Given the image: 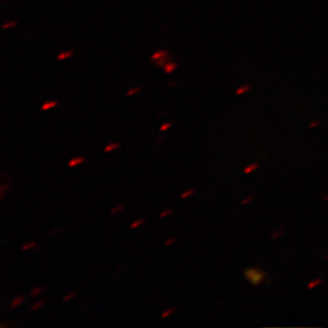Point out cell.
<instances>
[{
    "label": "cell",
    "instance_id": "9",
    "mask_svg": "<svg viewBox=\"0 0 328 328\" xmlns=\"http://www.w3.org/2000/svg\"><path fill=\"white\" fill-rule=\"evenodd\" d=\"M72 55H73V51H64V52L58 54V60H65V58H68Z\"/></svg>",
    "mask_w": 328,
    "mask_h": 328
},
{
    "label": "cell",
    "instance_id": "20",
    "mask_svg": "<svg viewBox=\"0 0 328 328\" xmlns=\"http://www.w3.org/2000/svg\"><path fill=\"white\" fill-rule=\"evenodd\" d=\"M173 311H174V309H168V310H166V311H165V312L162 314V318H163V319L167 318V316H170L171 313H173Z\"/></svg>",
    "mask_w": 328,
    "mask_h": 328
},
{
    "label": "cell",
    "instance_id": "16",
    "mask_svg": "<svg viewBox=\"0 0 328 328\" xmlns=\"http://www.w3.org/2000/svg\"><path fill=\"white\" fill-rule=\"evenodd\" d=\"M35 246V242H30L28 243V244H25L23 246V251H28L30 250V249H32V247Z\"/></svg>",
    "mask_w": 328,
    "mask_h": 328
},
{
    "label": "cell",
    "instance_id": "8",
    "mask_svg": "<svg viewBox=\"0 0 328 328\" xmlns=\"http://www.w3.org/2000/svg\"><path fill=\"white\" fill-rule=\"evenodd\" d=\"M322 281H323V280L321 279V278H316V279H314V280H311L310 283L307 285V288L308 289H314V288L318 287L320 284H322Z\"/></svg>",
    "mask_w": 328,
    "mask_h": 328
},
{
    "label": "cell",
    "instance_id": "3",
    "mask_svg": "<svg viewBox=\"0 0 328 328\" xmlns=\"http://www.w3.org/2000/svg\"><path fill=\"white\" fill-rule=\"evenodd\" d=\"M167 55H168V52H167L166 50H159V51H156L155 53H153V55L151 56V58H152V61H157L159 58H163Z\"/></svg>",
    "mask_w": 328,
    "mask_h": 328
},
{
    "label": "cell",
    "instance_id": "11",
    "mask_svg": "<svg viewBox=\"0 0 328 328\" xmlns=\"http://www.w3.org/2000/svg\"><path fill=\"white\" fill-rule=\"evenodd\" d=\"M43 290H44L43 287H36V288H34L33 290H31L30 294L33 297V296H36V295H38V294H41V292H43Z\"/></svg>",
    "mask_w": 328,
    "mask_h": 328
},
{
    "label": "cell",
    "instance_id": "13",
    "mask_svg": "<svg viewBox=\"0 0 328 328\" xmlns=\"http://www.w3.org/2000/svg\"><path fill=\"white\" fill-rule=\"evenodd\" d=\"M122 209H123V205H122V204L117 205L116 207H114L113 209L111 210V214H112V215H116L117 212H120Z\"/></svg>",
    "mask_w": 328,
    "mask_h": 328
},
{
    "label": "cell",
    "instance_id": "18",
    "mask_svg": "<svg viewBox=\"0 0 328 328\" xmlns=\"http://www.w3.org/2000/svg\"><path fill=\"white\" fill-rule=\"evenodd\" d=\"M76 295H77V292H72V293H70V294H67V295H66L63 300H64V302H67V300H71L72 297H74Z\"/></svg>",
    "mask_w": 328,
    "mask_h": 328
},
{
    "label": "cell",
    "instance_id": "17",
    "mask_svg": "<svg viewBox=\"0 0 328 328\" xmlns=\"http://www.w3.org/2000/svg\"><path fill=\"white\" fill-rule=\"evenodd\" d=\"M17 25V21H10V23H7L3 25V29H8L11 28V27H14V26Z\"/></svg>",
    "mask_w": 328,
    "mask_h": 328
},
{
    "label": "cell",
    "instance_id": "10",
    "mask_svg": "<svg viewBox=\"0 0 328 328\" xmlns=\"http://www.w3.org/2000/svg\"><path fill=\"white\" fill-rule=\"evenodd\" d=\"M258 166H259L258 164H252V165H250V166H247L246 168H244V171L243 172H244L245 174H250L251 172L255 171V170L257 169Z\"/></svg>",
    "mask_w": 328,
    "mask_h": 328
},
{
    "label": "cell",
    "instance_id": "21",
    "mask_svg": "<svg viewBox=\"0 0 328 328\" xmlns=\"http://www.w3.org/2000/svg\"><path fill=\"white\" fill-rule=\"evenodd\" d=\"M170 126H171V123H165L159 128V130H160V132H164V131H166V130L169 129Z\"/></svg>",
    "mask_w": 328,
    "mask_h": 328
},
{
    "label": "cell",
    "instance_id": "23",
    "mask_svg": "<svg viewBox=\"0 0 328 328\" xmlns=\"http://www.w3.org/2000/svg\"><path fill=\"white\" fill-rule=\"evenodd\" d=\"M175 241H176V238H175V237H172V238H170V239L167 240L166 243H165V245H167V246H168V245L172 244V243L175 242Z\"/></svg>",
    "mask_w": 328,
    "mask_h": 328
},
{
    "label": "cell",
    "instance_id": "15",
    "mask_svg": "<svg viewBox=\"0 0 328 328\" xmlns=\"http://www.w3.org/2000/svg\"><path fill=\"white\" fill-rule=\"evenodd\" d=\"M193 192H195V190H193V189L187 190V191H185L184 193H182L181 198H182V199H186V198H188V197H190L191 195H193Z\"/></svg>",
    "mask_w": 328,
    "mask_h": 328
},
{
    "label": "cell",
    "instance_id": "22",
    "mask_svg": "<svg viewBox=\"0 0 328 328\" xmlns=\"http://www.w3.org/2000/svg\"><path fill=\"white\" fill-rule=\"evenodd\" d=\"M171 212H172V210H171V209H167V210H165V211H163L162 214L159 215V217H160V218H165V217H166V216L170 215Z\"/></svg>",
    "mask_w": 328,
    "mask_h": 328
},
{
    "label": "cell",
    "instance_id": "2",
    "mask_svg": "<svg viewBox=\"0 0 328 328\" xmlns=\"http://www.w3.org/2000/svg\"><path fill=\"white\" fill-rule=\"evenodd\" d=\"M85 162V157H73L70 159V162L68 163V167H76L78 165H81Z\"/></svg>",
    "mask_w": 328,
    "mask_h": 328
},
{
    "label": "cell",
    "instance_id": "5",
    "mask_svg": "<svg viewBox=\"0 0 328 328\" xmlns=\"http://www.w3.org/2000/svg\"><path fill=\"white\" fill-rule=\"evenodd\" d=\"M58 104V101H48V102H46V103H44L43 105H42V109H43V111H47V109H53V107H55Z\"/></svg>",
    "mask_w": 328,
    "mask_h": 328
},
{
    "label": "cell",
    "instance_id": "4",
    "mask_svg": "<svg viewBox=\"0 0 328 328\" xmlns=\"http://www.w3.org/2000/svg\"><path fill=\"white\" fill-rule=\"evenodd\" d=\"M25 302V297L23 296H17L14 300H12V304H11V309H15L16 307L20 306L21 304Z\"/></svg>",
    "mask_w": 328,
    "mask_h": 328
},
{
    "label": "cell",
    "instance_id": "25",
    "mask_svg": "<svg viewBox=\"0 0 328 328\" xmlns=\"http://www.w3.org/2000/svg\"><path fill=\"white\" fill-rule=\"evenodd\" d=\"M247 89H249V88H247V87H241V88H239V89H238V90L236 91V93H237V95H240V93H245V91H246Z\"/></svg>",
    "mask_w": 328,
    "mask_h": 328
},
{
    "label": "cell",
    "instance_id": "24",
    "mask_svg": "<svg viewBox=\"0 0 328 328\" xmlns=\"http://www.w3.org/2000/svg\"><path fill=\"white\" fill-rule=\"evenodd\" d=\"M253 200H254V197H250V198H247V199H244L242 202H241V205H246L247 203H250Z\"/></svg>",
    "mask_w": 328,
    "mask_h": 328
},
{
    "label": "cell",
    "instance_id": "7",
    "mask_svg": "<svg viewBox=\"0 0 328 328\" xmlns=\"http://www.w3.org/2000/svg\"><path fill=\"white\" fill-rule=\"evenodd\" d=\"M119 147H120V144H117V142H112V144H107V146L104 148V152L109 153V152H112L113 150L118 149Z\"/></svg>",
    "mask_w": 328,
    "mask_h": 328
},
{
    "label": "cell",
    "instance_id": "1",
    "mask_svg": "<svg viewBox=\"0 0 328 328\" xmlns=\"http://www.w3.org/2000/svg\"><path fill=\"white\" fill-rule=\"evenodd\" d=\"M244 276L253 286H259L265 278V273L257 268H249L244 270Z\"/></svg>",
    "mask_w": 328,
    "mask_h": 328
},
{
    "label": "cell",
    "instance_id": "6",
    "mask_svg": "<svg viewBox=\"0 0 328 328\" xmlns=\"http://www.w3.org/2000/svg\"><path fill=\"white\" fill-rule=\"evenodd\" d=\"M176 69V64L175 63H167L166 65L164 66V70L166 71L167 73H171Z\"/></svg>",
    "mask_w": 328,
    "mask_h": 328
},
{
    "label": "cell",
    "instance_id": "14",
    "mask_svg": "<svg viewBox=\"0 0 328 328\" xmlns=\"http://www.w3.org/2000/svg\"><path fill=\"white\" fill-rule=\"evenodd\" d=\"M144 223V219H140V220H137V221H135V222L133 223V224L131 225V228H136V227L140 226V225H142Z\"/></svg>",
    "mask_w": 328,
    "mask_h": 328
},
{
    "label": "cell",
    "instance_id": "27",
    "mask_svg": "<svg viewBox=\"0 0 328 328\" xmlns=\"http://www.w3.org/2000/svg\"><path fill=\"white\" fill-rule=\"evenodd\" d=\"M320 123H321L320 121H316V122H312V123H311L310 125H309V128H310V129H313V128H316V125H319V124H320Z\"/></svg>",
    "mask_w": 328,
    "mask_h": 328
},
{
    "label": "cell",
    "instance_id": "19",
    "mask_svg": "<svg viewBox=\"0 0 328 328\" xmlns=\"http://www.w3.org/2000/svg\"><path fill=\"white\" fill-rule=\"evenodd\" d=\"M139 90H140V88H138V87H135V88H132L130 89L129 91H128V96H132V95H135V93H139Z\"/></svg>",
    "mask_w": 328,
    "mask_h": 328
},
{
    "label": "cell",
    "instance_id": "12",
    "mask_svg": "<svg viewBox=\"0 0 328 328\" xmlns=\"http://www.w3.org/2000/svg\"><path fill=\"white\" fill-rule=\"evenodd\" d=\"M45 304V300H39V302H36V303H34V305L31 307V311H34V310H37L38 308H41L42 306Z\"/></svg>",
    "mask_w": 328,
    "mask_h": 328
},
{
    "label": "cell",
    "instance_id": "26",
    "mask_svg": "<svg viewBox=\"0 0 328 328\" xmlns=\"http://www.w3.org/2000/svg\"><path fill=\"white\" fill-rule=\"evenodd\" d=\"M279 236H281V232H280V230H279V232L274 233V234H273V236H272V238H273V239H276V238H278Z\"/></svg>",
    "mask_w": 328,
    "mask_h": 328
}]
</instances>
